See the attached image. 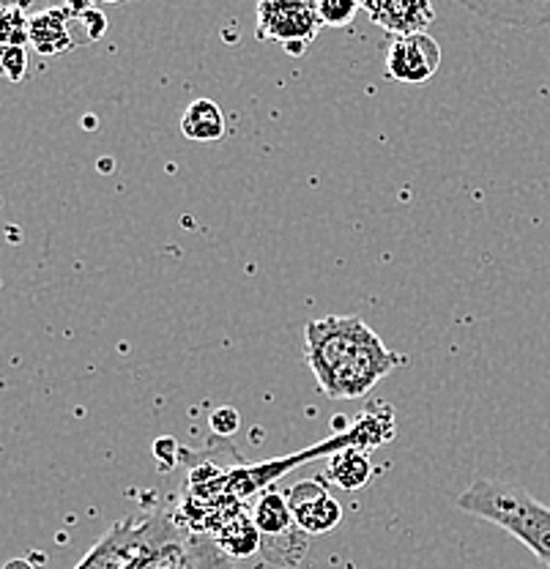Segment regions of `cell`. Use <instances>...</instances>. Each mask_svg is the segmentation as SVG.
I'll list each match as a JSON object with an SVG mask.
<instances>
[{"label": "cell", "instance_id": "obj_17", "mask_svg": "<svg viewBox=\"0 0 550 569\" xmlns=\"http://www.w3.org/2000/svg\"><path fill=\"white\" fill-rule=\"evenodd\" d=\"M209 425H211V432H217V436H222V438H230V436H236V432H239L241 413L236 411V408L222 406V408H217L214 413H211Z\"/></svg>", "mask_w": 550, "mask_h": 569}, {"label": "cell", "instance_id": "obj_19", "mask_svg": "<svg viewBox=\"0 0 550 569\" xmlns=\"http://www.w3.org/2000/svg\"><path fill=\"white\" fill-rule=\"evenodd\" d=\"M176 452H179V447H176L173 438H159V441L153 443V455H159L162 460H170Z\"/></svg>", "mask_w": 550, "mask_h": 569}, {"label": "cell", "instance_id": "obj_18", "mask_svg": "<svg viewBox=\"0 0 550 569\" xmlns=\"http://www.w3.org/2000/svg\"><path fill=\"white\" fill-rule=\"evenodd\" d=\"M77 17H80V22L86 26V31L91 28V39H99L104 31H108V20H104L102 11L97 9H82V6H74Z\"/></svg>", "mask_w": 550, "mask_h": 569}, {"label": "cell", "instance_id": "obj_10", "mask_svg": "<svg viewBox=\"0 0 550 569\" xmlns=\"http://www.w3.org/2000/svg\"><path fill=\"white\" fill-rule=\"evenodd\" d=\"M74 6L67 9H52L44 14H37L31 20V44L41 56H61V52L72 50V39H69V17H74Z\"/></svg>", "mask_w": 550, "mask_h": 569}, {"label": "cell", "instance_id": "obj_8", "mask_svg": "<svg viewBox=\"0 0 550 569\" xmlns=\"http://www.w3.org/2000/svg\"><path fill=\"white\" fill-rule=\"evenodd\" d=\"M151 531L153 529H129L127 523L116 526L77 569H121L129 561H134L138 548H146Z\"/></svg>", "mask_w": 550, "mask_h": 569}, {"label": "cell", "instance_id": "obj_16", "mask_svg": "<svg viewBox=\"0 0 550 569\" xmlns=\"http://www.w3.org/2000/svg\"><path fill=\"white\" fill-rule=\"evenodd\" d=\"M0 63H3L6 80L22 82V77L28 74V52H26V47H3V56H0Z\"/></svg>", "mask_w": 550, "mask_h": 569}, {"label": "cell", "instance_id": "obj_9", "mask_svg": "<svg viewBox=\"0 0 550 569\" xmlns=\"http://www.w3.org/2000/svg\"><path fill=\"white\" fill-rule=\"evenodd\" d=\"M463 6L490 26L540 28L550 22V3H471V0H463Z\"/></svg>", "mask_w": 550, "mask_h": 569}, {"label": "cell", "instance_id": "obj_1", "mask_svg": "<svg viewBox=\"0 0 550 569\" xmlns=\"http://www.w3.org/2000/svg\"><path fill=\"white\" fill-rule=\"evenodd\" d=\"M304 361L329 400L370 395L400 356L357 316H329L304 326Z\"/></svg>", "mask_w": 550, "mask_h": 569}, {"label": "cell", "instance_id": "obj_5", "mask_svg": "<svg viewBox=\"0 0 550 569\" xmlns=\"http://www.w3.org/2000/svg\"><path fill=\"white\" fill-rule=\"evenodd\" d=\"M441 67V47L433 36L417 33L394 39L387 52V74L406 86L428 82Z\"/></svg>", "mask_w": 550, "mask_h": 569}, {"label": "cell", "instance_id": "obj_11", "mask_svg": "<svg viewBox=\"0 0 550 569\" xmlns=\"http://www.w3.org/2000/svg\"><path fill=\"white\" fill-rule=\"evenodd\" d=\"M181 132L187 140L194 142H217L228 132V123H224V112L220 104L211 102V99H198L183 110L181 116Z\"/></svg>", "mask_w": 550, "mask_h": 569}, {"label": "cell", "instance_id": "obj_12", "mask_svg": "<svg viewBox=\"0 0 550 569\" xmlns=\"http://www.w3.org/2000/svg\"><path fill=\"white\" fill-rule=\"evenodd\" d=\"M372 477V466L367 460L364 449L351 447L337 452L329 460V479L342 490H362Z\"/></svg>", "mask_w": 550, "mask_h": 569}, {"label": "cell", "instance_id": "obj_13", "mask_svg": "<svg viewBox=\"0 0 550 569\" xmlns=\"http://www.w3.org/2000/svg\"><path fill=\"white\" fill-rule=\"evenodd\" d=\"M220 548L233 559H247L252 556L256 550H260V533L256 520L250 518H233L230 523L220 526V537H217Z\"/></svg>", "mask_w": 550, "mask_h": 569}, {"label": "cell", "instance_id": "obj_14", "mask_svg": "<svg viewBox=\"0 0 550 569\" xmlns=\"http://www.w3.org/2000/svg\"><path fill=\"white\" fill-rule=\"evenodd\" d=\"M0 39H3V47H26L28 41H31V20H26L20 6H9V9H3Z\"/></svg>", "mask_w": 550, "mask_h": 569}, {"label": "cell", "instance_id": "obj_6", "mask_svg": "<svg viewBox=\"0 0 550 569\" xmlns=\"http://www.w3.org/2000/svg\"><path fill=\"white\" fill-rule=\"evenodd\" d=\"M288 507H291L296 523L307 537H316V533H329L340 526L342 520V507L334 496L329 493V488L318 479H304V482H296L288 490Z\"/></svg>", "mask_w": 550, "mask_h": 569}, {"label": "cell", "instance_id": "obj_2", "mask_svg": "<svg viewBox=\"0 0 550 569\" xmlns=\"http://www.w3.org/2000/svg\"><path fill=\"white\" fill-rule=\"evenodd\" d=\"M454 503L460 512L510 531L550 569V507L529 490L499 479H474Z\"/></svg>", "mask_w": 550, "mask_h": 569}, {"label": "cell", "instance_id": "obj_7", "mask_svg": "<svg viewBox=\"0 0 550 569\" xmlns=\"http://www.w3.org/2000/svg\"><path fill=\"white\" fill-rule=\"evenodd\" d=\"M362 11H367L370 20L387 33H392L394 39L424 33V28L436 17L433 6L424 3V0H367L362 3Z\"/></svg>", "mask_w": 550, "mask_h": 569}, {"label": "cell", "instance_id": "obj_15", "mask_svg": "<svg viewBox=\"0 0 550 569\" xmlns=\"http://www.w3.org/2000/svg\"><path fill=\"white\" fill-rule=\"evenodd\" d=\"M359 9H362V3H353V0H321L318 3V17H321L323 26L346 28L351 26Z\"/></svg>", "mask_w": 550, "mask_h": 569}, {"label": "cell", "instance_id": "obj_4", "mask_svg": "<svg viewBox=\"0 0 550 569\" xmlns=\"http://www.w3.org/2000/svg\"><path fill=\"white\" fill-rule=\"evenodd\" d=\"M321 28L323 22L318 17V3H304V0H293V3L263 0L258 3L256 36L263 41H280L291 56H304Z\"/></svg>", "mask_w": 550, "mask_h": 569}, {"label": "cell", "instance_id": "obj_3", "mask_svg": "<svg viewBox=\"0 0 550 569\" xmlns=\"http://www.w3.org/2000/svg\"><path fill=\"white\" fill-rule=\"evenodd\" d=\"M256 520L258 533H260V553L266 556V561L282 567H296L301 565V559L307 556L310 545H307V533L296 523L291 507H288V498L274 493L260 496L256 503Z\"/></svg>", "mask_w": 550, "mask_h": 569}, {"label": "cell", "instance_id": "obj_20", "mask_svg": "<svg viewBox=\"0 0 550 569\" xmlns=\"http://www.w3.org/2000/svg\"><path fill=\"white\" fill-rule=\"evenodd\" d=\"M3 569H37L31 565V561H26V559H14V561H9V565H6Z\"/></svg>", "mask_w": 550, "mask_h": 569}]
</instances>
